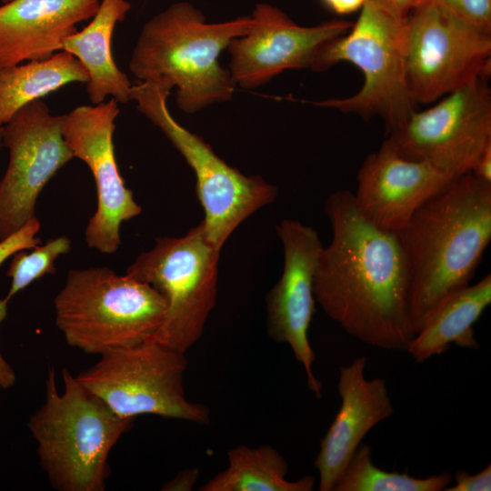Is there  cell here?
<instances>
[{"label":"cell","instance_id":"22","mask_svg":"<svg viewBox=\"0 0 491 491\" xmlns=\"http://www.w3.org/2000/svg\"><path fill=\"white\" fill-rule=\"evenodd\" d=\"M227 467L203 485L201 491H312L316 477L286 479L288 465L269 445L238 446L227 453Z\"/></svg>","mask_w":491,"mask_h":491},{"label":"cell","instance_id":"32","mask_svg":"<svg viewBox=\"0 0 491 491\" xmlns=\"http://www.w3.org/2000/svg\"><path fill=\"white\" fill-rule=\"evenodd\" d=\"M338 15H347L360 10L367 0H322Z\"/></svg>","mask_w":491,"mask_h":491},{"label":"cell","instance_id":"12","mask_svg":"<svg viewBox=\"0 0 491 491\" xmlns=\"http://www.w3.org/2000/svg\"><path fill=\"white\" fill-rule=\"evenodd\" d=\"M2 145L8 149L9 163L0 181V240L35 216L43 188L74 158L64 137L63 115H52L41 99L3 125Z\"/></svg>","mask_w":491,"mask_h":491},{"label":"cell","instance_id":"7","mask_svg":"<svg viewBox=\"0 0 491 491\" xmlns=\"http://www.w3.org/2000/svg\"><path fill=\"white\" fill-rule=\"evenodd\" d=\"M218 249L203 220L180 237H158L126 268L166 302L164 321L148 339L185 353L202 336L217 297Z\"/></svg>","mask_w":491,"mask_h":491},{"label":"cell","instance_id":"13","mask_svg":"<svg viewBox=\"0 0 491 491\" xmlns=\"http://www.w3.org/2000/svg\"><path fill=\"white\" fill-rule=\"evenodd\" d=\"M119 112L118 102L110 98L76 106L63 115L64 137L74 157L87 165L96 186L97 206L85 228V241L103 254L116 252L122 223L142 211L125 186L115 160L113 135Z\"/></svg>","mask_w":491,"mask_h":491},{"label":"cell","instance_id":"26","mask_svg":"<svg viewBox=\"0 0 491 491\" xmlns=\"http://www.w3.org/2000/svg\"><path fill=\"white\" fill-rule=\"evenodd\" d=\"M41 228L39 220L34 216L17 231L0 240V266L15 252L31 249L41 243L37 234Z\"/></svg>","mask_w":491,"mask_h":491},{"label":"cell","instance_id":"30","mask_svg":"<svg viewBox=\"0 0 491 491\" xmlns=\"http://www.w3.org/2000/svg\"><path fill=\"white\" fill-rule=\"evenodd\" d=\"M470 173L477 180L491 185V144L478 155Z\"/></svg>","mask_w":491,"mask_h":491},{"label":"cell","instance_id":"27","mask_svg":"<svg viewBox=\"0 0 491 491\" xmlns=\"http://www.w3.org/2000/svg\"><path fill=\"white\" fill-rule=\"evenodd\" d=\"M455 484L448 486L445 491H489L491 490V465L488 464L476 475L459 470L455 473Z\"/></svg>","mask_w":491,"mask_h":491},{"label":"cell","instance_id":"21","mask_svg":"<svg viewBox=\"0 0 491 491\" xmlns=\"http://www.w3.org/2000/svg\"><path fill=\"white\" fill-rule=\"evenodd\" d=\"M88 82V74L71 54L59 51L44 60L0 67V125L25 105L73 83Z\"/></svg>","mask_w":491,"mask_h":491},{"label":"cell","instance_id":"8","mask_svg":"<svg viewBox=\"0 0 491 491\" xmlns=\"http://www.w3.org/2000/svg\"><path fill=\"white\" fill-rule=\"evenodd\" d=\"M171 88L136 80L132 100L183 155L195 176L209 240L221 250L235 228L256 211L275 201L277 188L258 175L248 176L220 158L202 137L178 124L166 101Z\"/></svg>","mask_w":491,"mask_h":491},{"label":"cell","instance_id":"28","mask_svg":"<svg viewBox=\"0 0 491 491\" xmlns=\"http://www.w3.org/2000/svg\"><path fill=\"white\" fill-rule=\"evenodd\" d=\"M395 20L404 23L417 0H369Z\"/></svg>","mask_w":491,"mask_h":491},{"label":"cell","instance_id":"23","mask_svg":"<svg viewBox=\"0 0 491 491\" xmlns=\"http://www.w3.org/2000/svg\"><path fill=\"white\" fill-rule=\"evenodd\" d=\"M451 481L447 472L419 478L380 469L373 463L371 447L360 444L333 491H441Z\"/></svg>","mask_w":491,"mask_h":491},{"label":"cell","instance_id":"9","mask_svg":"<svg viewBox=\"0 0 491 491\" xmlns=\"http://www.w3.org/2000/svg\"><path fill=\"white\" fill-rule=\"evenodd\" d=\"M186 367L185 353L146 339L100 354L94 366L75 377L119 416L154 415L207 424L209 409L185 396Z\"/></svg>","mask_w":491,"mask_h":491},{"label":"cell","instance_id":"5","mask_svg":"<svg viewBox=\"0 0 491 491\" xmlns=\"http://www.w3.org/2000/svg\"><path fill=\"white\" fill-rule=\"evenodd\" d=\"M54 306L67 345L100 355L152 336L164 321L166 302L148 284L95 266L70 270Z\"/></svg>","mask_w":491,"mask_h":491},{"label":"cell","instance_id":"15","mask_svg":"<svg viewBox=\"0 0 491 491\" xmlns=\"http://www.w3.org/2000/svg\"><path fill=\"white\" fill-rule=\"evenodd\" d=\"M254 23L227 46L229 72L236 85L256 88L288 69L309 68L319 48L349 31L353 23L331 20L314 26L296 25L282 10L260 3Z\"/></svg>","mask_w":491,"mask_h":491},{"label":"cell","instance_id":"1","mask_svg":"<svg viewBox=\"0 0 491 491\" xmlns=\"http://www.w3.org/2000/svg\"><path fill=\"white\" fill-rule=\"evenodd\" d=\"M325 212L332 238L318 256L316 302L360 342L406 352L415 332L409 316V273L397 234L368 222L347 189L331 194Z\"/></svg>","mask_w":491,"mask_h":491},{"label":"cell","instance_id":"24","mask_svg":"<svg viewBox=\"0 0 491 491\" xmlns=\"http://www.w3.org/2000/svg\"><path fill=\"white\" fill-rule=\"evenodd\" d=\"M70 249V239L62 235L50 239L44 245H37L31 248L30 252H27L28 249L15 252L6 273L11 278V286L5 299L9 301L35 280L55 274L56 259L61 255L67 254Z\"/></svg>","mask_w":491,"mask_h":491},{"label":"cell","instance_id":"17","mask_svg":"<svg viewBox=\"0 0 491 491\" xmlns=\"http://www.w3.org/2000/svg\"><path fill=\"white\" fill-rule=\"evenodd\" d=\"M366 357L339 367L337 390L341 405L320 441L315 459L320 491H333L366 435L394 412L386 381L365 376Z\"/></svg>","mask_w":491,"mask_h":491},{"label":"cell","instance_id":"29","mask_svg":"<svg viewBox=\"0 0 491 491\" xmlns=\"http://www.w3.org/2000/svg\"><path fill=\"white\" fill-rule=\"evenodd\" d=\"M7 303L5 298L0 299V326L7 315ZM16 376L11 366L5 361L0 352V387L9 388L15 383Z\"/></svg>","mask_w":491,"mask_h":491},{"label":"cell","instance_id":"33","mask_svg":"<svg viewBox=\"0 0 491 491\" xmlns=\"http://www.w3.org/2000/svg\"><path fill=\"white\" fill-rule=\"evenodd\" d=\"M2 129L3 125H0V147L2 146Z\"/></svg>","mask_w":491,"mask_h":491},{"label":"cell","instance_id":"18","mask_svg":"<svg viewBox=\"0 0 491 491\" xmlns=\"http://www.w3.org/2000/svg\"><path fill=\"white\" fill-rule=\"evenodd\" d=\"M100 0H10L0 6V67L44 60L62 51L76 25Z\"/></svg>","mask_w":491,"mask_h":491},{"label":"cell","instance_id":"6","mask_svg":"<svg viewBox=\"0 0 491 491\" xmlns=\"http://www.w3.org/2000/svg\"><path fill=\"white\" fill-rule=\"evenodd\" d=\"M351 63L363 74L362 87L346 98L312 104L356 114L364 120L380 117L388 135L416 111L405 79L403 23L367 0L349 31L322 45L310 69L325 71Z\"/></svg>","mask_w":491,"mask_h":491},{"label":"cell","instance_id":"4","mask_svg":"<svg viewBox=\"0 0 491 491\" xmlns=\"http://www.w3.org/2000/svg\"><path fill=\"white\" fill-rule=\"evenodd\" d=\"M63 380L60 394L49 367L45 402L28 422L40 466L56 490L103 491L109 454L135 418L116 415L65 368Z\"/></svg>","mask_w":491,"mask_h":491},{"label":"cell","instance_id":"3","mask_svg":"<svg viewBox=\"0 0 491 491\" xmlns=\"http://www.w3.org/2000/svg\"><path fill=\"white\" fill-rule=\"evenodd\" d=\"M253 23L251 15L206 23L191 3H174L143 25L129 70L138 81L175 87L177 106L195 114L232 98L236 85L218 57Z\"/></svg>","mask_w":491,"mask_h":491},{"label":"cell","instance_id":"16","mask_svg":"<svg viewBox=\"0 0 491 491\" xmlns=\"http://www.w3.org/2000/svg\"><path fill=\"white\" fill-rule=\"evenodd\" d=\"M454 178L429 163L401 156L385 140L363 161L353 196L368 222L384 231L398 233L423 204Z\"/></svg>","mask_w":491,"mask_h":491},{"label":"cell","instance_id":"34","mask_svg":"<svg viewBox=\"0 0 491 491\" xmlns=\"http://www.w3.org/2000/svg\"><path fill=\"white\" fill-rule=\"evenodd\" d=\"M10 0H1L3 4L9 2Z\"/></svg>","mask_w":491,"mask_h":491},{"label":"cell","instance_id":"25","mask_svg":"<svg viewBox=\"0 0 491 491\" xmlns=\"http://www.w3.org/2000/svg\"><path fill=\"white\" fill-rule=\"evenodd\" d=\"M420 2L436 5L491 34V0H417V4Z\"/></svg>","mask_w":491,"mask_h":491},{"label":"cell","instance_id":"20","mask_svg":"<svg viewBox=\"0 0 491 491\" xmlns=\"http://www.w3.org/2000/svg\"><path fill=\"white\" fill-rule=\"evenodd\" d=\"M491 304V276L454 292L426 316L406 352L416 363L446 352L451 344L477 350L474 325Z\"/></svg>","mask_w":491,"mask_h":491},{"label":"cell","instance_id":"2","mask_svg":"<svg viewBox=\"0 0 491 491\" xmlns=\"http://www.w3.org/2000/svg\"><path fill=\"white\" fill-rule=\"evenodd\" d=\"M396 234L409 273L416 335L438 304L473 278L491 241V185L470 172L454 178Z\"/></svg>","mask_w":491,"mask_h":491},{"label":"cell","instance_id":"10","mask_svg":"<svg viewBox=\"0 0 491 491\" xmlns=\"http://www.w3.org/2000/svg\"><path fill=\"white\" fill-rule=\"evenodd\" d=\"M405 79L412 101L429 104L491 72V34L429 2L403 23Z\"/></svg>","mask_w":491,"mask_h":491},{"label":"cell","instance_id":"14","mask_svg":"<svg viewBox=\"0 0 491 491\" xmlns=\"http://www.w3.org/2000/svg\"><path fill=\"white\" fill-rule=\"evenodd\" d=\"M276 229L284 247V267L266 296L267 333L290 346L305 369L309 389L320 398L322 384L313 372L316 355L308 328L316 311L314 277L323 245L317 232L298 220L283 219Z\"/></svg>","mask_w":491,"mask_h":491},{"label":"cell","instance_id":"31","mask_svg":"<svg viewBox=\"0 0 491 491\" xmlns=\"http://www.w3.org/2000/svg\"><path fill=\"white\" fill-rule=\"evenodd\" d=\"M198 471L195 468L186 469L166 482L162 490H191L196 482Z\"/></svg>","mask_w":491,"mask_h":491},{"label":"cell","instance_id":"19","mask_svg":"<svg viewBox=\"0 0 491 491\" xmlns=\"http://www.w3.org/2000/svg\"><path fill=\"white\" fill-rule=\"evenodd\" d=\"M130 9L127 0H100L90 23L63 42L62 51L74 55L88 74L86 92L92 105L105 102L107 96L122 104L132 100L133 84L117 67L112 54L115 25Z\"/></svg>","mask_w":491,"mask_h":491},{"label":"cell","instance_id":"11","mask_svg":"<svg viewBox=\"0 0 491 491\" xmlns=\"http://www.w3.org/2000/svg\"><path fill=\"white\" fill-rule=\"evenodd\" d=\"M479 79L414 111L386 141L403 157L431 164L457 177L491 144V91Z\"/></svg>","mask_w":491,"mask_h":491}]
</instances>
